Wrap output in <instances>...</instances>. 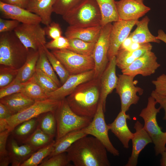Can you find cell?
<instances>
[{
	"label": "cell",
	"instance_id": "cell-22",
	"mask_svg": "<svg viewBox=\"0 0 166 166\" xmlns=\"http://www.w3.org/2000/svg\"><path fill=\"white\" fill-rule=\"evenodd\" d=\"M56 0H29L26 9L38 16L45 26L52 22L51 15Z\"/></svg>",
	"mask_w": 166,
	"mask_h": 166
},
{
	"label": "cell",
	"instance_id": "cell-53",
	"mask_svg": "<svg viewBox=\"0 0 166 166\" xmlns=\"http://www.w3.org/2000/svg\"><path fill=\"white\" fill-rule=\"evenodd\" d=\"M8 129V124L6 120L0 118V132Z\"/></svg>",
	"mask_w": 166,
	"mask_h": 166
},
{
	"label": "cell",
	"instance_id": "cell-38",
	"mask_svg": "<svg viewBox=\"0 0 166 166\" xmlns=\"http://www.w3.org/2000/svg\"><path fill=\"white\" fill-rule=\"evenodd\" d=\"M34 76L37 82L47 95L59 87L52 79L38 68H36Z\"/></svg>",
	"mask_w": 166,
	"mask_h": 166
},
{
	"label": "cell",
	"instance_id": "cell-48",
	"mask_svg": "<svg viewBox=\"0 0 166 166\" xmlns=\"http://www.w3.org/2000/svg\"><path fill=\"white\" fill-rule=\"evenodd\" d=\"M151 96L154 98L157 103L160 105L161 109H164V115L163 119L166 120V96L159 94L154 90L152 91Z\"/></svg>",
	"mask_w": 166,
	"mask_h": 166
},
{
	"label": "cell",
	"instance_id": "cell-52",
	"mask_svg": "<svg viewBox=\"0 0 166 166\" xmlns=\"http://www.w3.org/2000/svg\"><path fill=\"white\" fill-rule=\"evenodd\" d=\"M157 34V38L166 44V34L163 30L160 29L158 30Z\"/></svg>",
	"mask_w": 166,
	"mask_h": 166
},
{
	"label": "cell",
	"instance_id": "cell-26",
	"mask_svg": "<svg viewBox=\"0 0 166 166\" xmlns=\"http://www.w3.org/2000/svg\"><path fill=\"white\" fill-rule=\"evenodd\" d=\"M152 49V45L148 43L144 47L134 51L119 50L116 56V65L121 70L124 69Z\"/></svg>",
	"mask_w": 166,
	"mask_h": 166
},
{
	"label": "cell",
	"instance_id": "cell-47",
	"mask_svg": "<svg viewBox=\"0 0 166 166\" xmlns=\"http://www.w3.org/2000/svg\"><path fill=\"white\" fill-rule=\"evenodd\" d=\"M155 87L154 91L161 95L166 96V74H163L155 80L152 81Z\"/></svg>",
	"mask_w": 166,
	"mask_h": 166
},
{
	"label": "cell",
	"instance_id": "cell-11",
	"mask_svg": "<svg viewBox=\"0 0 166 166\" xmlns=\"http://www.w3.org/2000/svg\"><path fill=\"white\" fill-rule=\"evenodd\" d=\"M112 26V24L109 23L102 26L99 37L95 43L92 56L95 63L94 78H100L109 63L108 53Z\"/></svg>",
	"mask_w": 166,
	"mask_h": 166
},
{
	"label": "cell",
	"instance_id": "cell-44",
	"mask_svg": "<svg viewBox=\"0 0 166 166\" xmlns=\"http://www.w3.org/2000/svg\"><path fill=\"white\" fill-rule=\"evenodd\" d=\"M45 26L44 29L46 36L48 38L52 40L62 36L61 29L58 23L52 22Z\"/></svg>",
	"mask_w": 166,
	"mask_h": 166
},
{
	"label": "cell",
	"instance_id": "cell-18",
	"mask_svg": "<svg viewBox=\"0 0 166 166\" xmlns=\"http://www.w3.org/2000/svg\"><path fill=\"white\" fill-rule=\"evenodd\" d=\"M116 57L110 59L106 69L100 78V101L105 110L106 99L108 95L116 89L118 81L116 74Z\"/></svg>",
	"mask_w": 166,
	"mask_h": 166
},
{
	"label": "cell",
	"instance_id": "cell-12",
	"mask_svg": "<svg viewBox=\"0 0 166 166\" xmlns=\"http://www.w3.org/2000/svg\"><path fill=\"white\" fill-rule=\"evenodd\" d=\"M14 32L20 40L28 49L38 50L46 43L44 29L40 24L20 23Z\"/></svg>",
	"mask_w": 166,
	"mask_h": 166
},
{
	"label": "cell",
	"instance_id": "cell-19",
	"mask_svg": "<svg viewBox=\"0 0 166 166\" xmlns=\"http://www.w3.org/2000/svg\"><path fill=\"white\" fill-rule=\"evenodd\" d=\"M134 128L136 132L131 139L132 149L131 156L125 166H136L139 155L141 151L148 144L152 142L150 136L144 128L143 125L138 121L135 124Z\"/></svg>",
	"mask_w": 166,
	"mask_h": 166
},
{
	"label": "cell",
	"instance_id": "cell-39",
	"mask_svg": "<svg viewBox=\"0 0 166 166\" xmlns=\"http://www.w3.org/2000/svg\"><path fill=\"white\" fill-rule=\"evenodd\" d=\"M85 0H56L53 12L63 16L76 8Z\"/></svg>",
	"mask_w": 166,
	"mask_h": 166
},
{
	"label": "cell",
	"instance_id": "cell-4",
	"mask_svg": "<svg viewBox=\"0 0 166 166\" xmlns=\"http://www.w3.org/2000/svg\"><path fill=\"white\" fill-rule=\"evenodd\" d=\"M62 17L70 26L87 27L101 26V13L95 0H85Z\"/></svg>",
	"mask_w": 166,
	"mask_h": 166
},
{
	"label": "cell",
	"instance_id": "cell-27",
	"mask_svg": "<svg viewBox=\"0 0 166 166\" xmlns=\"http://www.w3.org/2000/svg\"><path fill=\"white\" fill-rule=\"evenodd\" d=\"M39 56V50L30 49L26 60L23 65L18 69L14 79L22 83L26 82L30 80L35 73Z\"/></svg>",
	"mask_w": 166,
	"mask_h": 166
},
{
	"label": "cell",
	"instance_id": "cell-35",
	"mask_svg": "<svg viewBox=\"0 0 166 166\" xmlns=\"http://www.w3.org/2000/svg\"><path fill=\"white\" fill-rule=\"evenodd\" d=\"M55 140H53L49 145L38 150L20 166H37L40 164L43 160L48 157L53 149V145Z\"/></svg>",
	"mask_w": 166,
	"mask_h": 166
},
{
	"label": "cell",
	"instance_id": "cell-34",
	"mask_svg": "<svg viewBox=\"0 0 166 166\" xmlns=\"http://www.w3.org/2000/svg\"><path fill=\"white\" fill-rule=\"evenodd\" d=\"M39 56L36 64V68L41 70L57 84L58 87L61 86L59 81L51 64L50 63L43 47L39 49Z\"/></svg>",
	"mask_w": 166,
	"mask_h": 166
},
{
	"label": "cell",
	"instance_id": "cell-29",
	"mask_svg": "<svg viewBox=\"0 0 166 166\" xmlns=\"http://www.w3.org/2000/svg\"><path fill=\"white\" fill-rule=\"evenodd\" d=\"M100 10L101 26L120 20L114 0H95Z\"/></svg>",
	"mask_w": 166,
	"mask_h": 166
},
{
	"label": "cell",
	"instance_id": "cell-1",
	"mask_svg": "<svg viewBox=\"0 0 166 166\" xmlns=\"http://www.w3.org/2000/svg\"><path fill=\"white\" fill-rule=\"evenodd\" d=\"M107 150L95 137L84 136L66 151L69 160L75 166H109Z\"/></svg>",
	"mask_w": 166,
	"mask_h": 166
},
{
	"label": "cell",
	"instance_id": "cell-46",
	"mask_svg": "<svg viewBox=\"0 0 166 166\" xmlns=\"http://www.w3.org/2000/svg\"><path fill=\"white\" fill-rule=\"evenodd\" d=\"M19 22L12 19L0 18V33L14 31L20 24Z\"/></svg>",
	"mask_w": 166,
	"mask_h": 166
},
{
	"label": "cell",
	"instance_id": "cell-7",
	"mask_svg": "<svg viewBox=\"0 0 166 166\" xmlns=\"http://www.w3.org/2000/svg\"><path fill=\"white\" fill-rule=\"evenodd\" d=\"M51 52L70 75L81 74L94 69L95 63L92 56L80 54L68 49L53 50Z\"/></svg>",
	"mask_w": 166,
	"mask_h": 166
},
{
	"label": "cell",
	"instance_id": "cell-42",
	"mask_svg": "<svg viewBox=\"0 0 166 166\" xmlns=\"http://www.w3.org/2000/svg\"><path fill=\"white\" fill-rule=\"evenodd\" d=\"M26 83L20 82L14 79L7 85L0 88V99L15 93L21 92Z\"/></svg>",
	"mask_w": 166,
	"mask_h": 166
},
{
	"label": "cell",
	"instance_id": "cell-3",
	"mask_svg": "<svg viewBox=\"0 0 166 166\" xmlns=\"http://www.w3.org/2000/svg\"><path fill=\"white\" fill-rule=\"evenodd\" d=\"M29 50L14 31L0 33V64L3 66L19 69L25 62Z\"/></svg>",
	"mask_w": 166,
	"mask_h": 166
},
{
	"label": "cell",
	"instance_id": "cell-2",
	"mask_svg": "<svg viewBox=\"0 0 166 166\" xmlns=\"http://www.w3.org/2000/svg\"><path fill=\"white\" fill-rule=\"evenodd\" d=\"M100 95V78H93L80 85L66 99L76 114L93 118L97 109Z\"/></svg>",
	"mask_w": 166,
	"mask_h": 166
},
{
	"label": "cell",
	"instance_id": "cell-28",
	"mask_svg": "<svg viewBox=\"0 0 166 166\" xmlns=\"http://www.w3.org/2000/svg\"><path fill=\"white\" fill-rule=\"evenodd\" d=\"M87 135L81 130L72 131L67 133L59 139L55 140L53 149L48 158L56 154L66 152L75 141Z\"/></svg>",
	"mask_w": 166,
	"mask_h": 166
},
{
	"label": "cell",
	"instance_id": "cell-55",
	"mask_svg": "<svg viewBox=\"0 0 166 166\" xmlns=\"http://www.w3.org/2000/svg\"><path fill=\"white\" fill-rule=\"evenodd\" d=\"M138 0L140 1H141L143 2V1H144V0Z\"/></svg>",
	"mask_w": 166,
	"mask_h": 166
},
{
	"label": "cell",
	"instance_id": "cell-43",
	"mask_svg": "<svg viewBox=\"0 0 166 166\" xmlns=\"http://www.w3.org/2000/svg\"><path fill=\"white\" fill-rule=\"evenodd\" d=\"M69 45V39L65 37L61 36L47 42L45 46L48 49L53 50L68 49Z\"/></svg>",
	"mask_w": 166,
	"mask_h": 166
},
{
	"label": "cell",
	"instance_id": "cell-23",
	"mask_svg": "<svg viewBox=\"0 0 166 166\" xmlns=\"http://www.w3.org/2000/svg\"><path fill=\"white\" fill-rule=\"evenodd\" d=\"M102 28L99 26L87 27H77L69 26L65 33L68 39L77 38L85 42L96 43Z\"/></svg>",
	"mask_w": 166,
	"mask_h": 166
},
{
	"label": "cell",
	"instance_id": "cell-36",
	"mask_svg": "<svg viewBox=\"0 0 166 166\" xmlns=\"http://www.w3.org/2000/svg\"><path fill=\"white\" fill-rule=\"evenodd\" d=\"M69 40V45L68 49L80 54L92 56L96 43L88 42L77 38Z\"/></svg>",
	"mask_w": 166,
	"mask_h": 166
},
{
	"label": "cell",
	"instance_id": "cell-25",
	"mask_svg": "<svg viewBox=\"0 0 166 166\" xmlns=\"http://www.w3.org/2000/svg\"><path fill=\"white\" fill-rule=\"evenodd\" d=\"M149 21L150 19L147 16L138 21L136 25V29L129 35L133 42L139 43H160V41L152 35L149 30L148 24Z\"/></svg>",
	"mask_w": 166,
	"mask_h": 166
},
{
	"label": "cell",
	"instance_id": "cell-20",
	"mask_svg": "<svg viewBox=\"0 0 166 166\" xmlns=\"http://www.w3.org/2000/svg\"><path fill=\"white\" fill-rule=\"evenodd\" d=\"M130 119L131 117L129 114L121 111L113 122L108 124L109 129L126 148H129V142L134 135V133L129 129L127 124V120Z\"/></svg>",
	"mask_w": 166,
	"mask_h": 166
},
{
	"label": "cell",
	"instance_id": "cell-9",
	"mask_svg": "<svg viewBox=\"0 0 166 166\" xmlns=\"http://www.w3.org/2000/svg\"><path fill=\"white\" fill-rule=\"evenodd\" d=\"M61 101L50 98L35 101L32 105L22 111L5 119L10 132L21 123L37 117L41 114L48 112H54Z\"/></svg>",
	"mask_w": 166,
	"mask_h": 166
},
{
	"label": "cell",
	"instance_id": "cell-17",
	"mask_svg": "<svg viewBox=\"0 0 166 166\" xmlns=\"http://www.w3.org/2000/svg\"><path fill=\"white\" fill-rule=\"evenodd\" d=\"M1 18L16 20L21 23L38 24L41 19L36 14L26 9L0 2Z\"/></svg>",
	"mask_w": 166,
	"mask_h": 166
},
{
	"label": "cell",
	"instance_id": "cell-51",
	"mask_svg": "<svg viewBox=\"0 0 166 166\" xmlns=\"http://www.w3.org/2000/svg\"><path fill=\"white\" fill-rule=\"evenodd\" d=\"M132 42H133L131 38L129 36L121 44L119 50H128Z\"/></svg>",
	"mask_w": 166,
	"mask_h": 166
},
{
	"label": "cell",
	"instance_id": "cell-49",
	"mask_svg": "<svg viewBox=\"0 0 166 166\" xmlns=\"http://www.w3.org/2000/svg\"><path fill=\"white\" fill-rule=\"evenodd\" d=\"M29 0H0L2 2L26 9Z\"/></svg>",
	"mask_w": 166,
	"mask_h": 166
},
{
	"label": "cell",
	"instance_id": "cell-24",
	"mask_svg": "<svg viewBox=\"0 0 166 166\" xmlns=\"http://www.w3.org/2000/svg\"><path fill=\"white\" fill-rule=\"evenodd\" d=\"M35 101L28 97L21 92L15 93L0 99L1 103L8 109L12 115L27 109Z\"/></svg>",
	"mask_w": 166,
	"mask_h": 166
},
{
	"label": "cell",
	"instance_id": "cell-8",
	"mask_svg": "<svg viewBox=\"0 0 166 166\" xmlns=\"http://www.w3.org/2000/svg\"><path fill=\"white\" fill-rule=\"evenodd\" d=\"M104 111L102 103L99 100L96 113L92 120L82 131L87 135L93 136L98 140L105 146L107 150L114 156H118L119 151L113 146L108 135L109 129L105 122Z\"/></svg>",
	"mask_w": 166,
	"mask_h": 166
},
{
	"label": "cell",
	"instance_id": "cell-16",
	"mask_svg": "<svg viewBox=\"0 0 166 166\" xmlns=\"http://www.w3.org/2000/svg\"><path fill=\"white\" fill-rule=\"evenodd\" d=\"M115 2L119 18L124 20H138L151 9L138 0H120Z\"/></svg>",
	"mask_w": 166,
	"mask_h": 166
},
{
	"label": "cell",
	"instance_id": "cell-45",
	"mask_svg": "<svg viewBox=\"0 0 166 166\" xmlns=\"http://www.w3.org/2000/svg\"><path fill=\"white\" fill-rule=\"evenodd\" d=\"M10 132L8 130L0 132V160L9 158L7 149V144Z\"/></svg>",
	"mask_w": 166,
	"mask_h": 166
},
{
	"label": "cell",
	"instance_id": "cell-54",
	"mask_svg": "<svg viewBox=\"0 0 166 166\" xmlns=\"http://www.w3.org/2000/svg\"><path fill=\"white\" fill-rule=\"evenodd\" d=\"M161 154V157L160 160V165L161 166H166V150L163 152Z\"/></svg>",
	"mask_w": 166,
	"mask_h": 166
},
{
	"label": "cell",
	"instance_id": "cell-13",
	"mask_svg": "<svg viewBox=\"0 0 166 166\" xmlns=\"http://www.w3.org/2000/svg\"><path fill=\"white\" fill-rule=\"evenodd\" d=\"M138 21L120 19L114 22L109 36L108 53L109 60L116 56L121 44L129 36L132 29Z\"/></svg>",
	"mask_w": 166,
	"mask_h": 166
},
{
	"label": "cell",
	"instance_id": "cell-40",
	"mask_svg": "<svg viewBox=\"0 0 166 166\" xmlns=\"http://www.w3.org/2000/svg\"><path fill=\"white\" fill-rule=\"evenodd\" d=\"M66 152L52 156L43 161L39 166H66L69 164Z\"/></svg>",
	"mask_w": 166,
	"mask_h": 166
},
{
	"label": "cell",
	"instance_id": "cell-50",
	"mask_svg": "<svg viewBox=\"0 0 166 166\" xmlns=\"http://www.w3.org/2000/svg\"><path fill=\"white\" fill-rule=\"evenodd\" d=\"M11 116V113L7 107L0 103V118L6 119Z\"/></svg>",
	"mask_w": 166,
	"mask_h": 166
},
{
	"label": "cell",
	"instance_id": "cell-10",
	"mask_svg": "<svg viewBox=\"0 0 166 166\" xmlns=\"http://www.w3.org/2000/svg\"><path fill=\"white\" fill-rule=\"evenodd\" d=\"M135 77L124 74L118 75L116 89L120 98L121 111L122 112L126 113L132 105L137 103L140 98L137 93L140 95L143 93V89L135 85Z\"/></svg>",
	"mask_w": 166,
	"mask_h": 166
},
{
	"label": "cell",
	"instance_id": "cell-37",
	"mask_svg": "<svg viewBox=\"0 0 166 166\" xmlns=\"http://www.w3.org/2000/svg\"><path fill=\"white\" fill-rule=\"evenodd\" d=\"M43 49L53 69L58 76L62 84L66 81L70 75L62 63L45 46Z\"/></svg>",
	"mask_w": 166,
	"mask_h": 166
},
{
	"label": "cell",
	"instance_id": "cell-41",
	"mask_svg": "<svg viewBox=\"0 0 166 166\" xmlns=\"http://www.w3.org/2000/svg\"><path fill=\"white\" fill-rule=\"evenodd\" d=\"M18 69L4 66L0 67V88L7 85L13 81L17 75Z\"/></svg>",
	"mask_w": 166,
	"mask_h": 166
},
{
	"label": "cell",
	"instance_id": "cell-30",
	"mask_svg": "<svg viewBox=\"0 0 166 166\" xmlns=\"http://www.w3.org/2000/svg\"><path fill=\"white\" fill-rule=\"evenodd\" d=\"M38 124L37 117L24 121L16 127L11 132L12 136L17 141L23 143L35 130Z\"/></svg>",
	"mask_w": 166,
	"mask_h": 166
},
{
	"label": "cell",
	"instance_id": "cell-6",
	"mask_svg": "<svg viewBox=\"0 0 166 166\" xmlns=\"http://www.w3.org/2000/svg\"><path fill=\"white\" fill-rule=\"evenodd\" d=\"M54 115L57 123L55 140L70 132L81 130L88 125L93 119L74 113L69 106L66 98L61 100Z\"/></svg>",
	"mask_w": 166,
	"mask_h": 166
},
{
	"label": "cell",
	"instance_id": "cell-5",
	"mask_svg": "<svg viewBox=\"0 0 166 166\" xmlns=\"http://www.w3.org/2000/svg\"><path fill=\"white\" fill-rule=\"evenodd\" d=\"M157 103L154 98L150 96L146 107L142 110L139 116L144 120V128L154 144L155 154L157 156L166 150V132L161 131L157 122L156 116L161 108L160 106L156 108Z\"/></svg>",
	"mask_w": 166,
	"mask_h": 166
},
{
	"label": "cell",
	"instance_id": "cell-33",
	"mask_svg": "<svg viewBox=\"0 0 166 166\" xmlns=\"http://www.w3.org/2000/svg\"><path fill=\"white\" fill-rule=\"evenodd\" d=\"M21 93L35 101H42L48 98L47 94L37 82L34 75L26 82Z\"/></svg>",
	"mask_w": 166,
	"mask_h": 166
},
{
	"label": "cell",
	"instance_id": "cell-21",
	"mask_svg": "<svg viewBox=\"0 0 166 166\" xmlns=\"http://www.w3.org/2000/svg\"><path fill=\"white\" fill-rule=\"evenodd\" d=\"M7 149L12 166H20L35 152L28 144L19 145L12 136L8 140Z\"/></svg>",
	"mask_w": 166,
	"mask_h": 166
},
{
	"label": "cell",
	"instance_id": "cell-15",
	"mask_svg": "<svg viewBox=\"0 0 166 166\" xmlns=\"http://www.w3.org/2000/svg\"><path fill=\"white\" fill-rule=\"evenodd\" d=\"M94 73L93 69L81 74L70 75L62 85L47 94L48 98L58 101L65 98L80 85L93 78Z\"/></svg>",
	"mask_w": 166,
	"mask_h": 166
},
{
	"label": "cell",
	"instance_id": "cell-31",
	"mask_svg": "<svg viewBox=\"0 0 166 166\" xmlns=\"http://www.w3.org/2000/svg\"><path fill=\"white\" fill-rule=\"evenodd\" d=\"M53 138L44 132L37 126L34 132L23 144L28 145L36 152L52 143L53 141Z\"/></svg>",
	"mask_w": 166,
	"mask_h": 166
},
{
	"label": "cell",
	"instance_id": "cell-32",
	"mask_svg": "<svg viewBox=\"0 0 166 166\" xmlns=\"http://www.w3.org/2000/svg\"><path fill=\"white\" fill-rule=\"evenodd\" d=\"M38 126L45 133L54 138L56 136L57 123L54 112H48L37 117Z\"/></svg>",
	"mask_w": 166,
	"mask_h": 166
},
{
	"label": "cell",
	"instance_id": "cell-14",
	"mask_svg": "<svg viewBox=\"0 0 166 166\" xmlns=\"http://www.w3.org/2000/svg\"><path fill=\"white\" fill-rule=\"evenodd\" d=\"M160 66L155 53L149 50L121 70V72L122 74L135 77L139 74L146 77L154 73Z\"/></svg>",
	"mask_w": 166,
	"mask_h": 166
}]
</instances>
